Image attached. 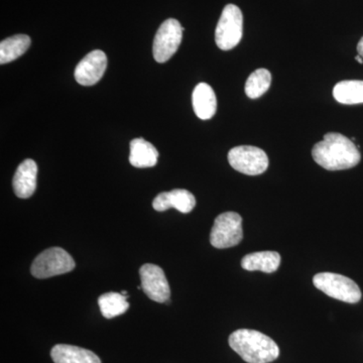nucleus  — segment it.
<instances>
[{
  "mask_svg": "<svg viewBox=\"0 0 363 363\" xmlns=\"http://www.w3.org/2000/svg\"><path fill=\"white\" fill-rule=\"evenodd\" d=\"M314 161L328 171H341L359 164L362 156L357 145L340 133H329L312 150Z\"/></svg>",
  "mask_w": 363,
  "mask_h": 363,
  "instance_id": "f257e3e1",
  "label": "nucleus"
},
{
  "mask_svg": "<svg viewBox=\"0 0 363 363\" xmlns=\"http://www.w3.org/2000/svg\"><path fill=\"white\" fill-rule=\"evenodd\" d=\"M228 342L247 363H269L279 355L278 344L262 332L240 329L229 336Z\"/></svg>",
  "mask_w": 363,
  "mask_h": 363,
  "instance_id": "f03ea898",
  "label": "nucleus"
},
{
  "mask_svg": "<svg viewBox=\"0 0 363 363\" xmlns=\"http://www.w3.org/2000/svg\"><path fill=\"white\" fill-rule=\"evenodd\" d=\"M313 284L318 290L336 300L350 304H355L362 300V294L359 286L354 281L342 274L320 272L315 274Z\"/></svg>",
  "mask_w": 363,
  "mask_h": 363,
  "instance_id": "7ed1b4c3",
  "label": "nucleus"
},
{
  "mask_svg": "<svg viewBox=\"0 0 363 363\" xmlns=\"http://www.w3.org/2000/svg\"><path fill=\"white\" fill-rule=\"evenodd\" d=\"M75 267L73 257L65 250L51 247L35 257L30 267V272L35 278L48 279L70 272Z\"/></svg>",
  "mask_w": 363,
  "mask_h": 363,
  "instance_id": "20e7f679",
  "label": "nucleus"
},
{
  "mask_svg": "<svg viewBox=\"0 0 363 363\" xmlns=\"http://www.w3.org/2000/svg\"><path fill=\"white\" fill-rule=\"evenodd\" d=\"M243 32V16L240 9L228 4L222 11L215 30V42L223 51L233 50L240 44Z\"/></svg>",
  "mask_w": 363,
  "mask_h": 363,
  "instance_id": "39448f33",
  "label": "nucleus"
},
{
  "mask_svg": "<svg viewBox=\"0 0 363 363\" xmlns=\"http://www.w3.org/2000/svg\"><path fill=\"white\" fill-rule=\"evenodd\" d=\"M243 238L242 218L236 212L218 215L210 233L212 247L223 250L240 245Z\"/></svg>",
  "mask_w": 363,
  "mask_h": 363,
  "instance_id": "423d86ee",
  "label": "nucleus"
},
{
  "mask_svg": "<svg viewBox=\"0 0 363 363\" xmlns=\"http://www.w3.org/2000/svg\"><path fill=\"white\" fill-rule=\"evenodd\" d=\"M228 162L235 171L248 176L260 175L269 168L266 152L252 145H240L229 150Z\"/></svg>",
  "mask_w": 363,
  "mask_h": 363,
  "instance_id": "0eeeda50",
  "label": "nucleus"
},
{
  "mask_svg": "<svg viewBox=\"0 0 363 363\" xmlns=\"http://www.w3.org/2000/svg\"><path fill=\"white\" fill-rule=\"evenodd\" d=\"M184 28L175 18L164 21L160 26L154 40L152 54L157 63H166L178 51Z\"/></svg>",
  "mask_w": 363,
  "mask_h": 363,
  "instance_id": "6e6552de",
  "label": "nucleus"
},
{
  "mask_svg": "<svg viewBox=\"0 0 363 363\" xmlns=\"http://www.w3.org/2000/svg\"><path fill=\"white\" fill-rule=\"evenodd\" d=\"M142 289L145 295L157 303H166L171 297L168 279L162 267L145 264L140 269Z\"/></svg>",
  "mask_w": 363,
  "mask_h": 363,
  "instance_id": "1a4fd4ad",
  "label": "nucleus"
},
{
  "mask_svg": "<svg viewBox=\"0 0 363 363\" xmlns=\"http://www.w3.org/2000/svg\"><path fill=\"white\" fill-rule=\"evenodd\" d=\"M107 57L101 50H94L81 60L75 69V79L80 85L92 86L104 77Z\"/></svg>",
  "mask_w": 363,
  "mask_h": 363,
  "instance_id": "9d476101",
  "label": "nucleus"
},
{
  "mask_svg": "<svg viewBox=\"0 0 363 363\" xmlns=\"http://www.w3.org/2000/svg\"><path fill=\"white\" fill-rule=\"evenodd\" d=\"M195 206L194 195L185 189H175L169 192L160 193L152 201V207L159 212L175 208L182 213H190Z\"/></svg>",
  "mask_w": 363,
  "mask_h": 363,
  "instance_id": "9b49d317",
  "label": "nucleus"
},
{
  "mask_svg": "<svg viewBox=\"0 0 363 363\" xmlns=\"http://www.w3.org/2000/svg\"><path fill=\"white\" fill-rule=\"evenodd\" d=\"M38 166L33 160H25L14 174L13 186L14 193L21 199L32 197L37 189Z\"/></svg>",
  "mask_w": 363,
  "mask_h": 363,
  "instance_id": "f8f14e48",
  "label": "nucleus"
},
{
  "mask_svg": "<svg viewBox=\"0 0 363 363\" xmlns=\"http://www.w3.org/2000/svg\"><path fill=\"white\" fill-rule=\"evenodd\" d=\"M192 104L195 114L202 121L212 118L216 113L217 100L213 89L207 83L196 86L192 95Z\"/></svg>",
  "mask_w": 363,
  "mask_h": 363,
  "instance_id": "ddd939ff",
  "label": "nucleus"
},
{
  "mask_svg": "<svg viewBox=\"0 0 363 363\" xmlns=\"http://www.w3.org/2000/svg\"><path fill=\"white\" fill-rule=\"evenodd\" d=\"M51 357L55 363H101L100 358L92 351L68 344L54 346Z\"/></svg>",
  "mask_w": 363,
  "mask_h": 363,
  "instance_id": "4468645a",
  "label": "nucleus"
},
{
  "mask_svg": "<svg viewBox=\"0 0 363 363\" xmlns=\"http://www.w3.org/2000/svg\"><path fill=\"white\" fill-rule=\"evenodd\" d=\"M159 152L152 143L143 138H135L130 142V162L135 168H152L157 164Z\"/></svg>",
  "mask_w": 363,
  "mask_h": 363,
  "instance_id": "2eb2a0df",
  "label": "nucleus"
},
{
  "mask_svg": "<svg viewBox=\"0 0 363 363\" xmlns=\"http://www.w3.org/2000/svg\"><path fill=\"white\" fill-rule=\"evenodd\" d=\"M279 264L281 255L277 252H253L245 255L241 260V267L245 271H260L267 274L278 271Z\"/></svg>",
  "mask_w": 363,
  "mask_h": 363,
  "instance_id": "dca6fc26",
  "label": "nucleus"
},
{
  "mask_svg": "<svg viewBox=\"0 0 363 363\" xmlns=\"http://www.w3.org/2000/svg\"><path fill=\"white\" fill-rule=\"evenodd\" d=\"M30 45V38L26 35H16L0 43V64L11 63L23 56Z\"/></svg>",
  "mask_w": 363,
  "mask_h": 363,
  "instance_id": "f3484780",
  "label": "nucleus"
},
{
  "mask_svg": "<svg viewBox=\"0 0 363 363\" xmlns=\"http://www.w3.org/2000/svg\"><path fill=\"white\" fill-rule=\"evenodd\" d=\"M333 96L339 104H363V81H341L334 87Z\"/></svg>",
  "mask_w": 363,
  "mask_h": 363,
  "instance_id": "a211bd4d",
  "label": "nucleus"
},
{
  "mask_svg": "<svg viewBox=\"0 0 363 363\" xmlns=\"http://www.w3.org/2000/svg\"><path fill=\"white\" fill-rule=\"evenodd\" d=\"M128 297L121 295L119 293L109 292L104 294L98 298V304H99L100 311H101L104 317L106 319L121 316L128 311L130 308Z\"/></svg>",
  "mask_w": 363,
  "mask_h": 363,
  "instance_id": "6ab92c4d",
  "label": "nucleus"
},
{
  "mask_svg": "<svg viewBox=\"0 0 363 363\" xmlns=\"http://www.w3.org/2000/svg\"><path fill=\"white\" fill-rule=\"evenodd\" d=\"M272 84V75L267 69H259L253 72L245 83V94L250 99L259 98L269 89Z\"/></svg>",
  "mask_w": 363,
  "mask_h": 363,
  "instance_id": "aec40b11",
  "label": "nucleus"
},
{
  "mask_svg": "<svg viewBox=\"0 0 363 363\" xmlns=\"http://www.w3.org/2000/svg\"><path fill=\"white\" fill-rule=\"evenodd\" d=\"M357 52L358 55L363 58V37L362 38V40H359V43H358Z\"/></svg>",
  "mask_w": 363,
  "mask_h": 363,
  "instance_id": "412c9836",
  "label": "nucleus"
},
{
  "mask_svg": "<svg viewBox=\"0 0 363 363\" xmlns=\"http://www.w3.org/2000/svg\"><path fill=\"white\" fill-rule=\"evenodd\" d=\"M355 60H357L358 63L363 64V58H362V57H360L359 55H358V56L355 57Z\"/></svg>",
  "mask_w": 363,
  "mask_h": 363,
  "instance_id": "4be33fe9",
  "label": "nucleus"
}]
</instances>
